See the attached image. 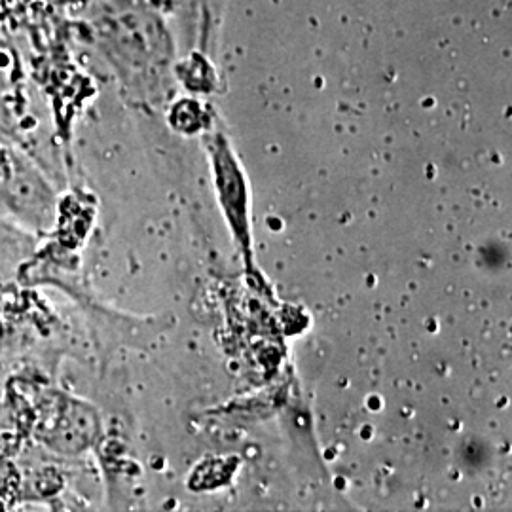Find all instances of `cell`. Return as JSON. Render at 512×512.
I'll list each match as a JSON object with an SVG mask.
<instances>
[{"mask_svg":"<svg viewBox=\"0 0 512 512\" xmlns=\"http://www.w3.org/2000/svg\"><path fill=\"white\" fill-rule=\"evenodd\" d=\"M0 203L14 219L35 232H48L54 224V192L4 145H0Z\"/></svg>","mask_w":512,"mask_h":512,"instance_id":"obj_2","label":"cell"},{"mask_svg":"<svg viewBox=\"0 0 512 512\" xmlns=\"http://www.w3.org/2000/svg\"><path fill=\"white\" fill-rule=\"evenodd\" d=\"M215 177L219 181L220 198L230 215L236 236L243 245H249V226L245 217V188L234 160L228 154H222V150L215 152Z\"/></svg>","mask_w":512,"mask_h":512,"instance_id":"obj_3","label":"cell"},{"mask_svg":"<svg viewBox=\"0 0 512 512\" xmlns=\"http://www.w3.org/2000/svg\"><path fill=\"white\" fill-rule=\"evenodd\" d=\"M33 435L55 454L76 456L86 452L99 437V416L92 404L59 391L38 397Z\"/></svg>","mask_w":512,"mask_h":512,"instance_id":"obj_1","label":"cell"}]
</instances>
